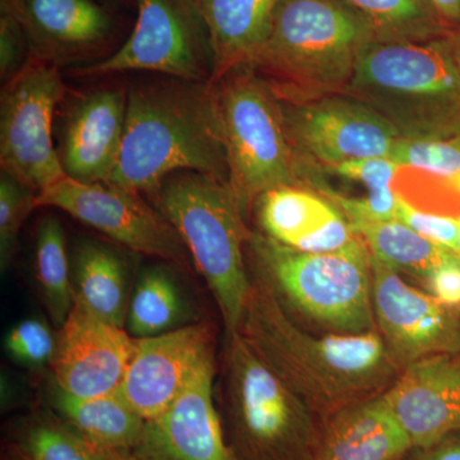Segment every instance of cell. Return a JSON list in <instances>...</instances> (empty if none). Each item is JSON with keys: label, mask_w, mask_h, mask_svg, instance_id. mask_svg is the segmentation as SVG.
<instances>
[{"label": "cell", "mask_w": 460, "mask_h": 460, "mask_svg": "<svg viewBox=\"0 0 460 460\" xmlns=\"http://www.w3.org/2000/svg\"><path fill=\"white\" fill-rule=\"evenodd\" d=\"M251 280L238 332L323 423L339 411L383 395L401 374L402 366L378 330L313 334L290 319L261 280Z\"/></svg>", "instance_id": "6da1fadb"}, {"label": "cell", "mask_w": 460, "mask_h": 460, "mask_svg": "<svg viewBox=\"0 0 460 460\" xmlns=\"http://www.w3.org/2000/svg\"><path fill=\"white\" fill-rule=\"evenodd\" d=\"M196 172L229 184L213 83L163 77L127 90L119 159L107 183L150 196L169 175Z\"/></svg>", "instance_id": "7a4b0ae2"}, {"label": "cell", "mask_w": 460, "mask_h": 460, "mask_svg": "<svg viewBox=\"0 0 460 460\" xmlns=\"http://www.w3.org/2000/svg\"><path fill=\"white\" fill-rule=\"evenodd\" d=\"M375 40L370 21L345 0H280L248 66L281 102H307L344 93Z\"/></svg>", "instance_id": "3957f363"}, {"label": "cell", "mask_w": 460, "mask_h": 460, "mask_svg": "<svg viewBox=\"0 0 460 460\" xmlns=\"http://www.w3.org/2000/svg\"><path fill=\"white\" fill-rule=\"evenodd\" d=\"M248 270L271 290L290 319L323 334L358 335L377 330L372 305L371 253L362 239L337 252L284 246L251 230Z\"/></svg>", "instance_id": "277c9868"}, {"label": "cell", "mask_w": 460, "mask_h": 460, "mask_svg": "<svg viewBox=\"0 0 460 460\" xmlns=\"http://www.w3.org/2000/svg\"><path fill=\"white\" fill-rule=\"evenodd\" d=\"M344 93L385 118L402 140L460 136V68L449 35L372 41Z\"/></svg>", "instance_id": "5b68a950"}, {"label": "cell", "mask_w": 460, "mask_h": 460, "mask_svg": "<svg viewBox=\"0 0 460 460\" xmlns=\"http://www.w3.org/2000/svg\"><path fill=\"white\" fill-rule=\"evenodd\" d=\"M148 198L183 239L192 265L213 293L226 335L238 332L252 288L246 260L251 229L229 184L201 172H178Z\"/></svg>", "instance_id": "8992f818"}, {"label": "cell", "mask_w": 460, "mask_h": 460, "mask_svg": "<svg viewBox=\"0 0 460 460\" xmlns=\"http://www.w3.org/2000/svg\"><path fill=\"white\" fill-rule=\"evenodd\" d=\"M223 428L237 460H317L325 423L239 332L226 335Z\"/></svg>", "instance_id": "52a82bcc"}, {"label": "cell", "mask_w": 460, "mask_h": 460, "mask_svg": "<svg viewBox=\"0 0 460 460\" xmlns=\"http://www.w3.org/2000/svg\"><path fill=\"white\" fill-rule=\"evenodd\" d=\"M213 86L229 186L246 217L257 199L275 187L304 186L320 192L329 186L296 157L279 100L250 66L233 69Z\"/></svg>", "instance_id": "ba28073f"}, {"label": "cell", "mask_w": 460, "mask_h": 460, "mask_svg": "<svg viewBox=\"0 0 460 460\" xmlns=\"http://www.w3.org/2000/svg\"><path fill=\"white\" fill-rule=\"evenodd\" d=\"M137 18L111 56L75 71L80 75L154 72L190 83H213L210 33L193 0H135Z\"/></svg>", "instance_id": "9c48e42d"}, {"label": "cell", "mask_w": 460, "mask_h": 460, "mask_svg": "<svg viewBox=\"0 0 460 460\" xmlns=\"http://www.w3.org/2000/svg\"><path fill=\"white\" fill-rule=\"evenodd\" d=\"M59 68L30 59L3 84L0 95V166L36 195L66 177L53 144V119L66 95Z\"/></svg>", "instance_id": "30bf717a"}, {"label": "cell", "mask_w": 460, "mask_h": 460, "mask_svg": "<svg viewBox=\"0 0 460 460\" xmlns=\"http://www.w3.org/2000/svg\"><path fill=\"white\" fill-rule=\"evenodd\" d=\"M279 102L296 157L319 177L350 160L390 157L402 140L385 118L345 93Z\"/></svg>", "instance_id": "8fae6325"}, {"label": "cell", "mask_w": 460, "mask_h": 460, "mask_svg": "<svg viewBox=\"0 0 460 460\" xmlns=\"http://www.w3.org/2000/svg\"><path fill=\"white\" fill-rule=\"evenodd\" d=\"M38 208L65 211L133 252L186 268L192 263L177 229L135 190L65 177L39 193Z\"/></svg>", "instance_id": "7c38bea8"}, {"label": "cell", "mask_w": 460, "mask_h": 460, "mask_svg": "<svg viewBox=\"0 0 460 460\" xmlns=\"http://www.w3.org/2000/svg\"><path fill=\"white\" fill-rule=\"evenodd\" d=\"M371 271L376 328L402 368L432 354L458 352L460 328L450 308L374 256Z\"/></svg>", "instance_id": "4fadbf2b"}, {"label": "cell", "mask_w": 460, "mask_h": 460, "mask_svg": "<svg viewBox=\"0 0 460 460\" xmlns=\"http://www.w3.org/2000/svg\"><path fill=\"white\" fill-rule=\"evenodd\" d=\"M0 7L22 26L30 59L56 68L84 66L107 53L119 27L100 0H0Z\"/></svg>", "instance_id": "5bb4252c"}, {"label": "cell", "mask_w": 460, "mask_h": 460, "mask_svg": "<svg viewBox=\"0 0 460 460\" xmlns=\"http://www.w3.org/2000/svg\"><path fill=\"white\" fill-rule=\"evenodd\" d=\"M136 341L126 329L100 320L75 301L57 334L49 365L54 386L77 398L113 394L122 384Z\"/></svg>", "instance_id": "9a60e30c"}, {"label": "cell", "mask_w": 460, "mask_h": 460, "mask_svg": "<svg viewBox=\"0 0 460 460\" xmlns=\"http://www.w3.org/2000/svg\"><path fill=\"white\" fill-rule=\"evenodd\" d=\"M214 354L205 359L171 407L146 420L133 460H237L214 396Z\"/></svg>", "instance_id": "2e32d148"}, {"label": "cell", "mask_w": 460, "mask_h": 460, "mask_svg": "<svg viewBox=\"0 0 460 460\" xmlns=\"http://www.w3.org/2000/svg\"><path fill=\"white\" fill-rule=\"evenodd\" d=\"M211 354L214 332L205 323L137 339L118 393L142 419H155L171 407Z\"/></svg>", "instance_id": "e0dca14e"}, {"label": "cell", "mask_w": 460, "mask_h": 460, "mask_svg": "<svg viewBox=\"0 0 460 460\" xmlns=\"http://www.w3.org/2000/svg\"><path fill=\"white\" fill-rule=\"evenodd\" d=\"M383 395L411 447H429L460 432L458 352L410 363Z\"/></svg>", "instance_id": "ac0fdd59"}, {"label": "cell", "mask_w": 460, "mask_h": 460, "mask_svg": "<svg viewBox=\"0 0 460 460\" xmlns=\"http://www.w3.org/2000/svg\"><path fill=\"white\" fill-rule=\"evenodd\" d=\"M127 91L99 89L75 99L63 122L60 164L81 183H107L126 128Z\"/></svg>", "instance_id": "d6986e66"}, {"label": "cell", "mask_w": 460, "mask_h": 460, "mask_svg": "<svg viewBox=\"0 0 460 460\" xmlns=\"http://www.w3.org/2000/svg\"><path fill=\"white\" fill-rule=\"evenodd\" d=\"M257 230L304 252H337L359 241L334 202L304 186H280L262 193L252 208Z\"/></svg>", "instance_id": "ffe728a7"}, {"label": "cell", "mask_w": 460, "mask_h": 460, "mask_svg": "<svg viewBox=\"0 0 460 460\" xmlns=\"http://www.w3.org/2000/svg\"><path fill=\"white\" fill-rule=\"evenodd\" d=\"M411 449L410 438L380 395L326 420L317 460H401Z\"/></svg>", "instance_id": "44dd1931"}, {"label": "cell", "mask_w": 460, "mask_h": 460, "mask_svg": "<svg viewBox=\"0 0 460 460\" xmlns=\"http://www.w3.org/2000/svg\"><path fill=\"white\" fill-rule=\"evenodd\" d=\"M214 50V81L248 66L262 47L280 0H193Z\"/></svg>", "instance_id": "7402d4cb"}, {"label": "cell", "mask_w": 460, "mask_h": 460, "mask_svg": "<svg viewBox=\"0 0 460 460\" xmlns=\"http://www.w3.org/2000/svg\"><path fill=\"white\" fill-rule=\"evenodd\" d=\"M75 301L100 320L126 329L128 272L123 256L102 242L83 239L72 252Z\"/></svg>", "instance_id": "603a6c76"}, {"label": "cell", "mask_w": 460, "mask_h": 460, "mask_svg": "<svg viewBox=\"0 0 460 460\" xmlns=\"http://www.w3.org/2000/svg\"><path fill=\"white\" fill-rule=\"evenodd\" d=\"M49 402L54 413L104 452H131L146 425V420L118 392L96 398H77L53 385Z\"/></svg>", "instance_id": "cb8c5ba5"}, {"label": "cell", "mask_w": 460, "mask_h": 460, "mask_svg": "<svg viewBox=\"0 0 460 460\" xmlns=\"http://www.w3.org/2000/svg\"><path fill=\"white\" fill-rule=\"evenodd\" d=\"M371 256L399 274L416 278L420 284L449 250L422 237L399 220H377L362 215H344Z\"/></svg>", "instance_id": "d4e9b609"}, {"label": "cell", "mask_w": 460, "mask_h": 460, "mask_svg": "<svg viewBox=\"0 0 460 460\" xmlns=\"http://www.w3.org/2000/svg\"><path fill=\"white\" fill-rule=\"evenodd\" d=\"M190 307L180 284L163 265L145 269L129 299L126 330L133 338L164 334L189 325Z\"/></svg>", "instance_id": "484cf974"}, {"label": "cell", "mask_w": 460, "mask_h": 460, "mask_svg": "<svg viewBox=\"0 0 460 460\" xmlns=\"http://www.w3.org/2000/svg\"><path fill=\"white\" fill-rule=\"evenodd\" d=\"M33 274L48 313L60 328L74 307L75 292L65 229L56 217H45L39 224Z\"/></svg>", "instance_id": "4316f807"}, {"label": "cell", "mask_w": 460, "mask_h": 460, "mask_svg": "<svg viewBox=\"0 0 460 460\" xmlns=\"http://www.w3.org/2000/svg\"><path fill=\"white\" fill-rule=\"evenodd\" d=\"M402 166L392 157H367L350 160L335 166L328 174L362 184L367 190L365 198H347L330 190L326 196L344 215H362L377 220L395 219L398 192L395 184Z\"/></svg>", "instance_id": "83f0119b"}, {"label": "cell", "mask_w": 460, "mask_h": 460, "mask_svg": "<svg viewBox=\"0 0 460 460\" xmlns=\"http://www.w3.org/2000/svg\"><path fill=\"white\" fill-rule=\"evenodd\" d=\"M367 18L377 40L431 41L449 35L429 0H345Z\"/></svg>", "instance_id": "f1b7e54d"}, {"label": "cell", "mask_w": 460, "mask_h": 460, "mask_svg": "<svg viewBox=\"0 0 460 460\" xmlns=\"http://www.w3.org/2000/svg\"><path fill=\"white\" fill-rule=\"evenodd\" d=\"M13 460H105L108 452L89 443L56 413L26 420L13 436Z\"/></svg>", "instance_id": "f546056e"}, {"label": "cell", "mask_w": 460, "mask_h": 460, "mask_svg": "<svg viewBox=\"0 0 460 460\" xmlns=\"http://www.w3.org/2000/svg\"><path fill=\"white\" fill-rule=\"evenodd\" d=\"M402 168L443 181L460 193V136L423 140H402L392 154Z\"/></svg>", "instance_id": "4dcf8cb0"}, {"label": "cell", "mask_w": 460, "mask_h": 460, "mask_svg": "<svg viewBox=\"0 0 460 460\" xmlns=\"http://www.w3.org/2000/svg\"><path fill=\"white\" fill-rule=\"evenodd\" d=\"M38 208V195L20 181L0 175V268L7 270L16 253L21 228L32 210Z\"/></svg>", "instance_id": "1f68e13d"}, {"label": "cell", "mask_w": 460, "mask_h": 460, "mask_svg": "<svg viewBox=\"0 0 460 460\" xmlns=\"http://www.w3.org/2000/svg\"><path fill=\"white\" fill-rule=\"evenodd\" d=\"M57 335L47 323L39 319L20 321L8 330L4 338L5 353L26 367L49 366L56 352Z\"/></svg>", "instance_id": "d6a6232c"}, {"label": "cell", "mask_w": 460, "mask_h": 460, "mask_svg": "<svg viewBox=\"0 0 460 460\" xmlns=\"http://www.w3.org/2000/svg\"><path fill=\"white\" fill-rule=\"evenodd\" d=\"M395 219L404 223L422 237L434 242L438 246L456 252L459 217L420 208L398 195Z\"/></svg>", "instance_id": "836d02e7"}, {"label": "cell", "mask_w": 460, "mask_h": 460, "mask_svg": "<svg viewBox=\"0 0 460 460\" xmlns=\"http://www.w3.org/2000/svg\"><path fill=\"white\" fill-rule=\"evenodd\" d=\"M30 62L26 33L14 14L0 7V80L7 84Z\"/></svg>", "instance_id": "e575fe53"}, {"label": "cell", "mask_w": 460, "mask_h": 460, "mask_svg": "<svg viewBox=\"0 0 460 460\" xmlns=\"http://www.w3.org/2000/svg\"><path fill=\"white\" fill-rule=\"evenodd\" d=\"M428 293L445 307H460V259L456 252H447L423 281Z\"/></svg>", "instance_id": "d590c367"}, {"label": "cell", "mask_w": 460, "mask_h": 460, "mask_svg": "<svg viewBox=\"0 0 460 460\" xmlns=\"http://www.w3.org/2000/svg\"><path fill=\"white\" fill-rule=\"evenodd\" d=\"M401 460H460V432L426 447H411Z\"/></svg>", "instance_id": "8d00e7d4"}, {"label": "cell", "mask_w": 460, "mask_h": 460, "mask_svg": "<svg viewBox=\"0 0 460 460\" xmlns=\"http://www.w3.org/2000/svg\"><path fill=\"white\" fill-rule=\"evenodd\" d=\"M429 2L450 31L460 27V0H429Z\"/></svg>", "instance_id": "74e56055"}, {"label": "cell", "mask_w": 460, "mask_h": 460, "mask_svg": "<svg viewBox=\"0 0 460 460\" xmlns=\"http://www.w3.org/2000/svg\"><path fill=\"white\" fill-rule=\"evenodd\" d=\"M449 42L450 47H452L453 56L456 58L460 68V27L449 33Z\"/></svg>", "instance_id": "f35d334b"}, {"label": "cell", "mask_w": 460, "mask_h": 460, "mask_svg": "<svg viewBox=\"0 0 460 460\" xmlns=\"http://www.w3.org/2000/svg\"><path fill=\"white\" fill-rule=\"evenodd\" d=\"M100 2L113 9L136 7L135 0H100Z\"/></svg>", "instance_id": "ab89813d"}, {"label": "cell", "mask_w": 460, "mask_h": 460, "mask_svg": "<svg viewBox=\"0 0 460 460\" xmlns=\"http://www.w3.org/2000/svg\"><path fill=\"white\" fill-rule=\"evenodd\" d=\"M105 460H133L127 453L108 452Z\"/></svg>", "instance_id": "60d3db41"}, {"label": "cell", "mask_w": 460, "mask_h": 460, "mask_svg": "<svg viewBox=\"0 0 460 460\" xmlns=\"http://www.w3.org/2000/svg\"><path fill=\"white\" fill-rule=\"evenodd\" d=\"M456 255L459 256L460 259V215H459V233H458V244H456Z\"/></svg>", "instance_id": "b9f144b4"}]
</instances>
